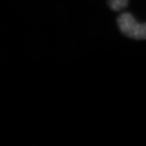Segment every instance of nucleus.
I'll use <instances>...</instances> for the list:
<instances>
[{
	"label": "nucleus",
	"instance_id": "1",
	"mask_svg": "<svg viewBox=\"0 0 146 146\" xmlns=\"http://www.w3.org/2000/svg\"><path fill=\"white\" fill-rule=\"evenodd\" d=\"M117 23L120 31L125 36L136 40H146V23H139L131 13L120 14Z\"/></svg>",
	"mask_w": 146,
	"mask_h": 146
},
{
	"label": "nucleus",
	"instance_id": "2",
	"mask_svg": "<svg viewBox=\"0 0 146 146\" xmlns=\"http://www.w3.org/2000/svg\"><path fill=\"white\" fill-rule=\"evenodd\" d=\"M107 3L111 11H119L127 7L128 0H107Z\"/></svg>",
	"mask_w": 146,
	"mask_h": 146
}]
</instances>
